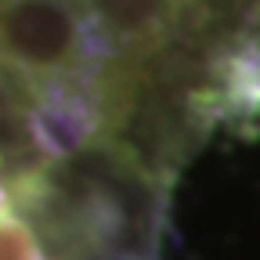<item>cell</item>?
I'll return each mask as SVG.
<instances>
[{"instance_id":"7a4b0ae2","label":"cell","mask_w":260,"mask_h":260,"mask_svg":"<svg viewBox=\"0 0 260 260\" xmlns=\"http://www.w3.org/2000/svg\"><path fill=\"white\" fill-rule=\"evenodd\" d=\"M29 141L47 162H65L102 138V94L98 83H58L37 90L25 112Z\"/></svg>"},{"instance_id":"3957f363","label":"cell","mask_w":260,"mask_h":260,"mask_svg":"<svg viewBox=\"0 0 260 260\" xmlns=\"http://www.w3.org/2000/svg\"><path fill=\"white\" fill-rule=\"evenodd\" d=\"M112 58H152L177 40L188 0H80Z\"/></svg>"},{"instance_id":"6da1fadb","label":"cell","mask_w":260,"mask_h":260,"mask_svg":"<svg viewBox=\"0 0 260 260\" xmlns=\"http://www.w3.org/2000/svg\"><path fill=\"white\" fill-rule=\"evenodd\" d=\"M109 58L80 0H0V65L29 94L98 83Z\"/></svg>"},{"instance_id":"277c9868","label":"cell","mask_w":260,"mask_h":260,"mask_svg":"<svg viewBox=\"0 0 260 260\" xmlns=\"http://www.w3.org/2000/svg\"><path fill=\"white\" fill-rule=\"evenodd\" d=\"M11 206V195H8V188H0V210H8Z\"/></svg>"}]
</instances>
